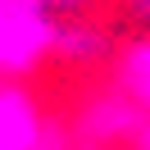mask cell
Segmentation results:
<instances>
[{"label":"cell","instance_id":"cell-2","mask_svg":"<svg viewBox=\"0 0 150 150\" xmlns=\"http://www.w3.org/2000/svg\"><path fill=\"white\" fill-rule=\"evenodd\" d=\"M55 123L46 118L28 77H0V150H41Z\"/></svg>","mask_w":150,"mask_h":150},{"label":"cell","instance_id":"cell-8","mask_svg":"<svg viewBox=\"0 0 150 150\" xmlns=\"http://www.w3.org/2000/svg\"><path fill=\"white\" fill-rule=\"evenodd\" d=\"M132 150H150V118L137 127V137H132Z\"/></svg>","mask_w":150,"mask_h":150},{"label":"cell","instance_id":"cell-4","mask_svg":"<svg viewBox=\"0 0 150 150\" xmlns=\"http://www.w3.org/2000/svg\"><path fill=\"white\" fill-rule=\"evenodd\" d=\"M64 64H100V59H114V37L105 23L86 18V14H59L55 28V55Z\"/></svg>","mask_w":150,"mask_h":150},{"label":"cell","instance_id":"cell-5","mask_svg":"<svg viewBox=\"0 0 150 150\" xmlns=\"http://www.w3.org/2000/svg\"><path fill=\"white\" fill-rule=\"evenodd\" d=\"M114 82L127 100H137L150 114V32H141L123 50H114Z\"/></svg>","mask_w":150,"mask_h":150},{"label":"cell","instance_id":"cell-6","mask_svg":"<svg viewBox=\"0 0 150 150\" xmlns=\"http://www.w3.org/2000/svg\"><path fill=\"white\" fill-rule=\"evenodd\" d=\"M123 14H127V23H137L141 32H150V0H118Z\"/></svg>","mask_w":150,"mask_h":150},{"label":"cell","instance_id":"cell-1","mask_svg":"<svg viewBox=\"0 0 150 150\" xmlns=\"http://www.w3.org/2000/svg\"><path fill=\"white\" fill-rule=\"evenodd\" d=\"M55 28L50 0H0V77H32L55 55Z\"/></svg>","mask_w":150,"mask_h":150},{"label":"cell","instance_id":"cell-3","mask_svg":"<svg viewBox=\"0 0 150 150\" xmlns=\"http://www.w3.org/2000/svg\"><path fill=\"white\" fill-rule=\"evenodd\" d=\"M146 118L150 114L114 86V91H100V96H91V100L82 105V114H77V137H82V146L109 150V146H118V141H132Z\"/></svg>","mask_w":150,"mask_h":150},{"label":"cell","instance_id":"cell-9","mask_svg":"<svg viewBox=\"0 0 150 150\" xmlns=\"http://www.w3.org/2000/svg\"><path fill=\"white\" fill-rule=\"evenodd\" d=\"M41 150H64V141H59V132H50V137H46V146H41Z\"/></svg>","mask_w":150,"mask_h":150},{"label":"cell","instance_id":"cell-7","mask_svg":"<svg viewBox=\"0 0 150 150\" xmlns=\"http://www.w3.org/2000/svg\"><path fill=\"white\" fill-rule=\"evenodd\" d=\"M86 5H91V0H50V9H55V14H82Z\"/></svg>","mask_w":150,"mask_h":150}]
</instances>
